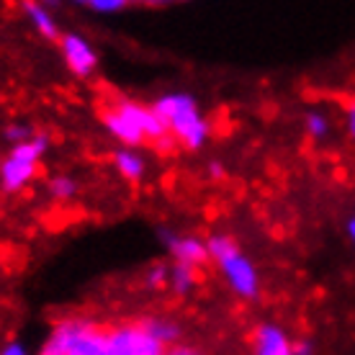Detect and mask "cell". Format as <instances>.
Masks as SVG:
<instances>
[{"label":"cell","instance_id":"6da1fadb","mask_svg":"<svg viewBox=\"0 0 355 355\" xmlns=\"http://www.w3.org/2000/svg\"><path fill=\"white\" fill-rule=\"evenodd\" d=\"M103 129H106L121 147L139 150L142 144H155V150L170 152L175 147L168 126L155 114V108L147 103H137L129 98H119L101 114Z\"/></svg>","mask_w":355,"mask_h":355},{"label":"cell","instance_id":"7a4b0ae2","mask_svg":"<svg viewBox=\"0 0 355 355\" xmlns=\"http://www.w3.org/2000/svg\"><path fill=\"white\" fill-rule=\"evenodd\" d=\"M206 248H209V263H214V268L219 270L227 288L242 302H258L263 293L260 270L248 252L240 248V242L232 234L214 232L206 237Z\"/></svg>","mask_w":355,"mask_h":355},{"label":"cell","instance_id":"3957f363","mask_svg":"<svg viewBox=\"0 0 355 355\" xmlns=\"http://www.w3.org/2000/svg\"><path fill=\"white\" fill-rule=\"evenodd\" d=\"M152 108L162 119V124L168 126L173 142L180 144L183 150L198 152L209 144L211 124L201 111V103L196 101V96L186 90H173L157 98Z\"/></svg>","mask_w":355,"mask_h":355},{"label":"cell","instance_id":"277c9868","mask_svg":"<svg viewBox=\"0 0 355 355\" xmlns=\"http://www.w3.org/2000/svg\"><path fill=\"white\" fill-rule=\"evenodd\" d=\"M106 327L90 317H67L57 322L42 343L39 355H103Z\"/></svg>","mask_w":355,"mask_h":355},{"label":"cell","instance_id":"5b68a950","mask_svg":"<svg viewBox=\"0 0 355 355\" xmlns=\"http://www.w3.org/2000/svg\"><path fill=\"white\" fill-rule=\"evenodd\" d=\"M52 147V137L49 132H36L28 142L10 147L8 155L0 162V191L3 193H21L26 186L34 183L42 157Z\"/></svg>","mask_w":355,"mask_h":355},{"label":"cell","instance_id":"8992f818","mask_svg":"<svg viewBox=\"0 0 355 355\" xmlns=\"http://www.w3.org/2000/svg\"><path fill=\"white\" fill-rule=\"evenodd\" d=\"M168 347L157 343L139 324V320H129L114 327H106V350L103 355H165Z\"/></svg>","mask_w":355,"mask_h":355},{"label":"cell","instance_id":"52a82bcc","mask_svg":"<svg viewBox=\"0 0 355 355\" xmlns=\"http://www.w3.org/2000/svg\"><path fill=\"white\" fill-rule=\"evenodd\" d=\"M160 242L165 245L173 263H183V266H191L196 270H201L209 263L206 240L193 232H178L165 227V230H160Z\"/></svg>","mask_w":355,"mask_h":355},{"label":"cell","instance_id":"ba28073f","mask_svg":"<svg viewBox=\"0 0 355 355\" xmlns=\"http://www.w3.org/2000/svg\"><path fill=\"white\" fill-rule=\"evenodd\" d=\"M60 54H62L67 70H70L75 78L88 80V78L96 75L98 52H96V46L90 44L83 34H78V31L62 34V39H60Z\"/></svg>","mask_w":355,"mask_h":355},{"label":"cell","instance_id":"9c48e42d","mask_svg":"<svg viewBox=\"0 0 355 355\" xmlns=\"http://www.w3.org/2000/svg\"><path fill=\"white\" fill-rule=\"evenodd\" d=\"M252 355H293L291 335L275 322H263L252 338Z\"/></svg>","mask_w":355,"mask_h":355},{"label":"cell","instance_id":"30bf717a","mask_svg":"<svg viewBox=\"0 0 355 355\" xmlns=\"http://www.w3.org/2000/svg\"><path fill=\"white\" fill-rule=\"evenodd\" d=\"M111 162H114V170L119 173V178H124L126 183H142L144 175H147V157H144L139 150H132V147H119V150L111 155Z\"/></svg>","mask_w":355,"mask_h":355},{"label":"cell","instance_id":"8fae6325","mask_svg":"<svg viewBox=\"0 0 355 355\" xmlns=\"http://www.w3.org/2000/svg\"><path fill=\"white\" fill-rule=\"evenodd\" d=\"M24 16L28 18V24L36 34L46 39V42H57L62 39V28H60V21L52 10L46 8L44 3H24Z\"/></svg>","mask_w":355,"mask_h":355},{"label":"cell","instance_id":"7c38bea8","mask_svg":"<svg viewBox=\"0 0 355 355\" xmlns=\"http://www.w3.org/2000/svg\"><path fill=\"white\" fill-rule=\"evenodd\" d=\"M137 320H139V324L150 332L152 338L157 340V343H162L165 347L178 345L180 338H183V327L173 317H165V314H142Z\"/></svg>","mask_w":355,"mask_h":355},{"label":"cell","instance_id":"4fadbf2b","mask_svg":"<svg viewBox=\"0 0 355 355\" xmlns=\"http://www.w3.org/2000/svg\"><path fill=\"white\" fill-rule=\"evenodd\" d=\"M198 270L191 266H183V263H170V273H168V288L175 293L178 299H186L198 288Z\"/></svg>","mask_w":355,"mask_h":355},{"label":"cell","instance_id":"5bb4252c","mask_svg":"<svg viewBox=\"0 0 355 355\" xmlns=\"http://www.w3.org/2000/svg\"><path fill=\"white\" fill-rule=\"evenodd\" d=\"M46 193H49V198L57 201V204H70L72 198L80 193V183L72 175H67V173H60V175L49 178Z\"/></svg>","mask_w":355,"mask_h":355},{"label":"cell","instance_id":"9a60e30c","mask_svg":"<svg viewBox=\"0 0 355 355\" xmlns=\"http://www.w3.org/2000/svg\"><path fill=\"white\" fill-rule=\"evenodd\" d=\"M329 132H332V121H329V116L322 108H309L304 114V134L309 137L311 142L327 139Z\"/></svg>","mask_w":355,"mask_h":355},{"label":"cell","instance_id":"2e32d148","mask_svg":"<svg viewBox=\"0 0 355 355\" xmlns=\"http://www.w3.org/2000/svg\"><path fill=\"white\" fill-rule=\"evenodd\" d=\"M168 273H170L168 263H152V266L144 268L142 286L147 291H162V288H168Z\"/></svg>","mask_w":355,"mask_h":355},{"label":"cell","instance_id":"e0dca14e","mask_svg":"<svg viewBox=\"0 0 355 355\" xmlns=\"http://www.w3.org/2000/svg\"><path fill=\"white\" fill-rule=\"evenodd\" d=\"M80 6L85 10H93L96 16H119L129 8L126 0H83Z\"/></svg>","mask_w":355,"mask_h":355},{"label":"cell","instance_id":"ac0fdd59","mask_svg":"<svg viewBox=\"0 0 355 355\" xmlns=\"http://www.w3.org/2000/svg\"><path fill=\"white\" fill-rule=\"evenodd\" d=\"M36 132H39V129H34L28 121H10V124H6V129H3V137H6V142H10V147H16V144L28 142Z\"/></svg>","mask_w":355,"mask_h":355},{"label":"cell","instance_id":"d6986e66","mask_svg":"<svg viewBox=\"0 0 355 355\" xmlns=\"http://www.w3.org/2000/svg\"><path fill=\"white\" fill-rule=\"evenodd\" d=\"M224 175H227V168H224L219 160L206 162V178H209V180H222Z\"/></svg>","mask_w":355,"mask_h":355},{"label":"cell","instance_id":"ffe728a7","mask_svg":"<svg viewBox=\"0 0 355 355\" xmlns=\"http://www.w3.org/2000/svg\"><path fill=\"white\" fill-rule=\"evenodd\" d=\"M0 355H31L28 353V347L24 343H18V340H8L6 345L0 347Z\"/></svg>","mask_w":355,"mask_h":355},{"label":"cell","instance_id":"44dd1931","mask_svg":"<svg viewBox=\"0 0 355 355\" xmlns=\"http://www.w3.org/2000/svg\"><path fill=\"white\" fill-rule=\"evenodd\" d=\"M165 355H206L204 350H198L196 345H188V343H178V345L168 347Z\"/></svg>","mask_w":355,"mask_h":355},{"label":"cell","instance_id":"7402d4cb","mask_svg":"<svg viewBox=\"0 0 355 355\" xmlns=\"http://www.w3.org/2000/svg\"><path fill=\"white\" fill-rule=\"evenodd\" d=\"M345 129L350 134V139L355 142V101H350L345 106Z\"/></svg>","mask_w":355,"mask_h":355},{"label":"cell","instance_id":"603a6c76","mask_svg":"<svg viewBox=\"0 0 355 355\" xmlns=\"http://www.w3.org/2000/svg\"><path fill=\"white\" fill-rule=\"evenodd\" d=\"M293 355H314V345H311V340H306V338L293 340Z\"/></svg>","mask_w":355,"mask_h":355},{"label":"cell","instance_id":"cb8c5ba5","mask_svg":"<svg viewBox=\"0 0 355 355\" xmlns=\"http://www.w3.org/2000/svg\"><path fill=\"white\" fill-rule=\"evenodd\" d=\"M345 234H347V240H350V245H353V250H355V214L345 222Z\"/></svg>","mask_w":355,"mask_h":355},{"label":"cell","instance_id":"d4e9b609","mask_svg":"<svg viewBox=\"0 0 355 355\" xmlns=\"http://www.w3.org/2000/svg\"><path fill=\"white\" fill-rule=\"evenodd\" d=\"M0 162H3V160H0Z\"/></svg>","mask_w":355,"mask_h":355}]
</instances>
